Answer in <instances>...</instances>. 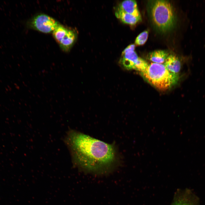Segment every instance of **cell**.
<instances>
[{"label":"cell","instance_id":"6da1fadb","mask_svg":"<svg viewBox=\"0 0 205 205\" xmlns=\"http://www.w3.org/2000/svg\"><path fill=\"white\" fill-rule=\"evenodd\" d=\"M73 164L79 169L97 174L109 173L118 162L116 148L75 130H69L64 139Z\"/></svg>","mask_w":205,"mask_h":205},{"label":"cell","instance_id":"7a4b0ae2","mask_svg":"<svg viewBox=\"0 0 205 205\" xmlns=\"http://www.w3.org/2000/svg\"><path fill=\"white\" fill-rule=\"evenodd\" d=\"M148 10L153 25L160 31H168L175 26V13L172 4L168 1H149Z\"/></svg>","mask_w":205,"mask_h":205},{"label":"cell","instance_id":"3957f363","mask_svg":"<svg viewBox=\"0 0 205 205\" xmlns=\"http://www.w3.org/2000/svg\"><path fill=\"white\" fill-rule=\"evenodd\" d=\"M140 73L149 83L162 91L170 89L178 82L179 79L178 74L170 72L163 64H148L145 70Z\"/></svg>","mask_w":205,"mask_h":205},{"label":"cell","instance_id":"277c9868","mask_svg":"<svg viewBox=\"0 0 205 205\" xmlns=\"http://www.w3.org/2000/svg\"><path fill=\"white\" fill-rule=\"evenodd\" d=\"M52 35L60 48L65 52L70 50L77 37L73 30L60 24L52 32Z\"/></svg>","mask_w":205,"mask_h":205},{"label":"cell","instance_id":"5b68a950","mask_svg":"<svg viewBox=\"0 0 205 205\" xmlns=\"http://www.w3.org/2000/svg\"><path fill=\"white\" fill-rule=\"evenodd\" d=\"M28 23L30 28L45 33H52L60 24L54 19L44 14L33 17Z\"/></svg>","mask_w":205,"mask_h":205},{"label":"cell","instance_id":"8992f818","mask_svg":"<svg viewBox=\"0 0 205 205\" xmlns=\"http://www.w3.org/2000/svg\"><path fill=\"white\" fill-rule=\"evenodd\" d=\"M135 45L131 44L123 51L119 61V63L127 70H134L135 65L139 57L135 51Z\"/></svg>","mask_w":205,"mask_h":205},{"label":"cell","instance_id":"52a82bcc","mask_svg":"<svg viewBox=\"0 0 205 205\" xmlns=\"http://www.w3.org/2000/svg\"><path fill=\"white\" fill-rule=\"evenodd\" d=\"M116 9L126 13L141 17L138 10L137 2L135 0L124 1L119 5Z\"/></svg>","mask_w":205,"mask_h":205},{"label":"cell","instance_id":"ba28073f","mask_svg":"<svg viewBox=\"0 0 205 205\" xmlns=\"http://www.w3.org/2000/svg\"><path fill=\"white\" fill-rule=\"evenodd\" d=\"M170 72L178 74L181 67V63L179 58L173 55H169L163 64Z\"/></svg>","mask_w":205,"mask_h":205},{"label":"cell","instance_id":"9c48e42d","mask_svg":"<svg viewBox=\"0 0 205 205\" xmlns=\"http://www.w3.org/2000/svg\"><path fill=\"white\" fill-rule=\"evenodd\" d=\"M115 14L116 18L122 22L131 25H134L141 20V17L126 13L117 9L115 11Z\"/></svg>","mask_w":205,"mask_h":205},{"label":"cell","instance_id":"30bf717a","mask_svg":"<svg viewBox=\"0 0 205 205\" xmlns=\"http://www.w3.org/2000/svg\"><path fill=\"white\" fill-rule=\"evenodd\" d=\"M168 53L164 50H155L150 53L148 58L153 63L164 64L165 60L169 56Z\"/></svg>","mask_w":205,"mask_h":205},{"label":"cell","instance_id":"8fae6325","mask_svg":"<svg viewBox=\"0 0 205 205\" xmlns=\"http://www.w3.org/2000/svg\"><path fill=\"white\" fill-rule=\"evenodd\" d=\"M148 36V31L146 30L143 31L136 37L135 41V44L138 45H143L147 40Z\"/></svg>","mask_w":205,"mask_h":205},{"label":"cell","instance_id":"7c38bea8","mask_svg":"<svg viewBox=\"0 0 205 205\" xmlns=\"http://www.w3.org/2000/svg\"><path fill=\"white\" fill-rule=\"evenodd\" d=\"M148 63L144 59L139 57L135 65L134 70L141 72L145 70L147 67Z\"/></svg>","mask_w":205,"mask_h":205},{"label":"cell","instance_id":"4fadbf2b","mask_svg":"<svg viewBox=\"0 0 205 205\" xmlns=\"http://www.w3.org/2000/svg\"><path fill=\"white\" fill-rule=\"evenodd\" d=\"M174 205H193L191 203L184 200H180L176 202Z\"/></svg>","mask_w":205,"mask_h":205}]
</instances>
